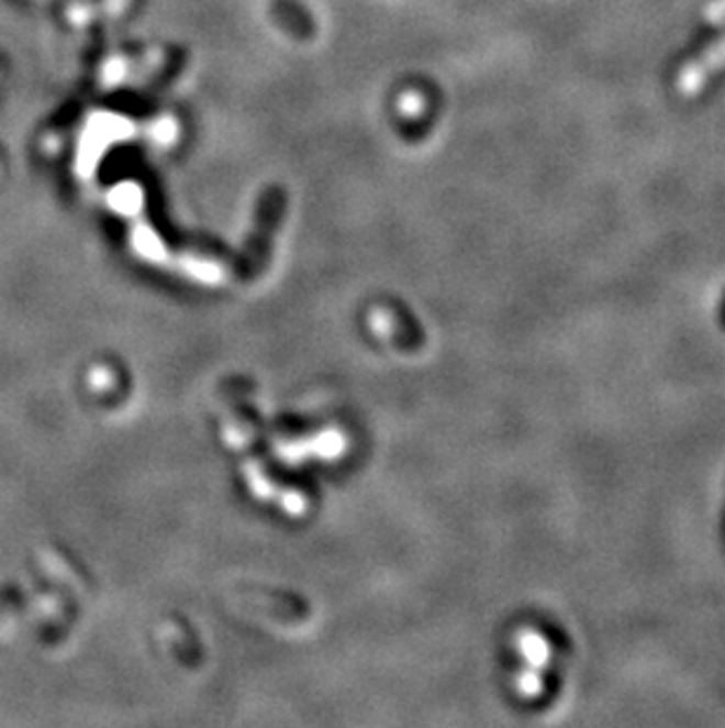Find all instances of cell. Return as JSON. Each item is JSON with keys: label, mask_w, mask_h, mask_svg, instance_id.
Listing matches in <instances>:
<instances>
[{"label": "cell", "mask_w": 725, "mask_h": 728, "mask_svg": "<svg viewBox=\"0 0 725 728\" xmlns=\"http://www.w3.org/2000/svg\"><path fill=\"white\" fill-rule=\"evenodd\" d=\"M518 647H521L523 658L535 670H542L551 663V647L539 632H523V637L518 639Z\"/></svg>", "instance_id": "1"}, {"label": "cell", "mask_w": 725, "mask_h": 728, "mask_svg": "<svg viewBox=\"0 0 725 728\" xmlns=\"http://www.w3.org/2000/svg\"><path fill=\"white\" fill-rule=\"evenodd\" d=\"M718 321L725 328V295H723V302H721V313H718Z\"/></svg>", "instance_id": "4"}, {"label": "cell", "mask_w": 725, "mask_h": 728, "mask_svg": "<svg viewBox=\"0 0 725 728\" xmlns=\"http://www.w3.org/2000/svg\"><path fill=\"white\" fill-rule=\"evenodd\" d=\"M518 691L523 693V696H539V693H542V676L535 670L525 672L518 680Z\"/></svg>", "instance_id": "2"}, {"label": "cell", "mask_w": 725, "mask_h": 728, "mask_svg": "<svg viewBox=\"0 0 725 728\" xmlns=\"http://www.w3.org/2000/svg\"><path fill=\"white\" fill-rule=\"evenodd\" d=\"M706 20L714 24L725 22V0H714V3L706 8Z\"/></svg>", "instance_id": "3"}]
</instances>
